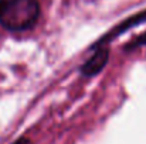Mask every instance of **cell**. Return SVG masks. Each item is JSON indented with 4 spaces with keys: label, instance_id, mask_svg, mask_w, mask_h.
I'll list each match as a JSON object with an SVG mask.
<instances>
[{
    "label": "cell",
    "instance_id": "5",
    "mask_svg": "<svg viewBox=\"0 0 146 144\" xmlns=\"http://www.w3.org/2000/svg\"><path fill=\"white\" fill-rule=\"evenodd\" d=\"M13 144H30V140H29V139H26V137H21V139L16 140Z\"/></svg>",
    "mask_w": 146,
    "mask_h": 144
},
{
    "label": "cell",
    "instance_id": "2",
    "mask_svg": "<svg viewBox=\"0 0 146 144\" xmlns=\"http://www.w3.org/2000/svg\"><path fill=\"white\" fill-rule=\"evenodd\" d=\"M145 21H146V10L145 11H141V13H136L135 16H132V17L123 20L122 23H119L118 26H115L111 31H108L101 40H98L95 44H92L91 49H95V48H98V47H104V45H106L109 41H112V40L116 38L118 36L123 34L125 31L131 30L132 27H136V26H139L141 23H145Z\"/></svg>",
    "mask_w": 146,
    "mask_h": 144
},
{
    "label": "cell",
    "instance_id": "4",
    "mask_svg": "<svg viewBox=\"0 0 146 144\" xmlns=\"http://www.w3.org/2000/svg\"><path fill=\"white\" fill-rule=\"evenodd\" d=\"M143 45H146V31L143 34L138 36L136 38H133L132 41H129V43L125 45V51H133V49H136V48L143 47Z\"/></svg>",
    "mask_w": 146,
    "mask_h": 144
},
{
    "label": "cell",
    "instance_id": "3",
    "mask_svg": "<svg viewBox=\"0 0 146 144\" xmlns=\"http://www.w3.org/2000/svg\"><path fill=\"white\" fill-rule=\"evenodd\" d=\"M94 55L87 59L81 68H80V72L82 76H87V78H91V76H95L98 75L104 68L105 65L108 64V59H109V49L106 45L104 47H98L94 49Z\"/></svg>",
    "mask_w": 146,
    "mask_h": 144
},
{
    "label": "cell",
    "instance_id": "1",
    "mask_svg": "<svg viewBox=\"0 0 146 144\" xmlns=\"http://www.w3.org/2000/svg\"><path fill=\"white\" fill-rule=\"evenodd\" d=\"M38 17V0H0V26L9 31H26L37 23Z\"/></svg>",
    "mask_w": 146,
    "mask_h": 144
}]
</instances>
